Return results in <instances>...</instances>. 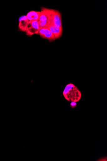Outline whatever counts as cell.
I'll list each match as a JSON object with an SVG mask.
<instances>
[{"label":"cell","mask_w":107,"mask_h":161,"mask_svg":"<svg viewBox=\"0 0 107 161\" xmlns=\"http://www.w3.org/2000/svg\"><path fill=\"white\" fill-rule=\"evenodd\" d=\"M63 94L67 100L75 102L80 101L82 96L81 92L78 88L72 83L66 85Z\"/></svg>","instance_id":"cell-1"},{"label":"cell","mask_w":107,"mask_h":161,"mask_svg":"<svg viewBox=\"0 0 107 161\" xmlns=\"http://www.w3.org/2000/svg\"><path fill=\"white\" fill-rule=\"evenodd\" d=\"M41 11H30L26 15L29 22L31 21H38L40 15Z\"/></svg>","instance_id":"cell-7"},{"label":"cell","mask_w":107,"mask_h":161,"mask_svg":"<svg viewBox=\"0 0 107 161\" xmlns=\"http://www.w3.org/2000/svg\"><path fill=\"white\" fill-rule=\"evenodd\" d=\"M70 107L72 108H75L77 106V104L76 102H72L70 104Z\"/></svg>","instance_id":"cell-9"},{"label":"cell","mask_w":107,"mask_h":161,"mask_svg":"<svg viewBox=\"0 0 107 161\" xmlns=\"http://www.w3.org/2000/svg\"><path fill=\"white\" fill-rule=\"evenodd\" d=\"M40 27H47L48 19L45 14L41 10L40 15L38 20Z\"/></svg>","instance_id":"cell-8"},{"label":"cell","mask_w":107,"mask_h":161,"mask_svg":"<svg viewBox=\"0 0 107 161\" xmlns=\"http://www.w3.org/2000/svg\"><path fill=\"white\" fill-rule=\"evenodd\" d=\"M40 27L38 21H31L29 22L25 33L26 35L31 36L34 34H38Z\"/></svg>","instance_id":"cell-3"},{"label":"cell","mask_w":107,"mask_h":161,"mask_svg":"<svg viewBox=\"0 0 107 161\" xmlns=\"http://www.w3.org/2000/svg\"><path fill=\"white\" fill-rule=\"evenodd\" d=\"M19 27L21 31L25 32L29 21L26 16L24 15L20 17L19 19Z\"/></svg>","instance_id":"cell-6"},{"label":"cell","mask_w":107,"mask_h":161,"mask_svg":"<svg viewBox=\"0 0 107 161\" xmlns=\"http://www.w3.org/2000/svg\"><path fill=\"white\" fill-rule=\"evenodd\" d=\"M38 35L44 39H46L50 42L55 41L56 39L54 35L47 27H40Z\"/></svg>","instance_id":"cell-4"},{"label":"cell","mask_w":107,"mask_h":161,"mask_svg":"<svg viewBox=\"0 0 107 161\" xmlns=\"http://www.w3.org/2000/svg\"><path fill=\"white\" fill-rule=\"evenodd\" d=\"M41 10L47 17L48 24H52L56 27L62 28V15L59 11L44 7L42 8Z\"/></svg>","instance_id":"cell-2"},{"label":"cell","mask_w":107,"mask_h":161,"mask_svg":"<svg viewBox=\"0 0 107 161\" xmlns=\"http://www.w3.org/2000/svg\"><path fill=\"white\" fill-rule=\"evenodd\" d=\"M48 27L56 39L60 38L62 36L63 32L62 28H60L52 24H48Z\"/></svg>","instance_id":"cell-5"}]
</instances>
